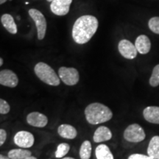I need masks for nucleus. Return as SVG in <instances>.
Instances as JSON below:
<instances>
[{"instance_id":"18","label":"nucleus","mask_w":159,"mask_h":159,"mask_svg":"<svg viewBox=\"0 0 159 159\" xmlns=\"http://www.w3.org/2000/svg\"><path fill=\"white\" fill-rule=\"evenodd\" d=\"M95 155L97 159H114V155L111 152L110 148L104 144H99L97 147Z\"/></svg>"},{"instance_id":"14","label":"nucleus","mask_w":159,"mask_h":159,"mask_svg":"<svg viewBox=\"0 0 159 159\" xmlns=\"http://www.w3.org/2000/svg\"><path fill=\"white\" fill-rule=\"evenodd\" d=\"M143 116L148 122L152 124H159V107H147L143 111Z\"/></svg>"},{"instance_id":"22","label":"nucleus","mask_w":159,"mask_h":159,"mask_svg":"<svg viewBox=\"0 0 159 159\" xmlns=\"http://www.w3.org/2000/svg\"><path fill=\"white\" fill-rule=\"evenodd\" d=\"M150 85L152 87H156L159 85V64L156 65L153 68L150 78Z\"/></svg>"},{"instance_id":"28","label":"nucleus","mask_w":159,"mask_h":159,"mask_svg":"<svg viewBox=\"0 0 159 159\" xmlns=\"http://www.w3.org/2000/svg\"><path fill=\"white\" fill-rule=\"evenodd\" d=\"M25 159H37V158H35V157H34V156H30L27 157V158H25Z\"/></svg>"},{"instance_id":"17","label":"nucleus","mask_w":159,"mask_h":159,"mask_svg":"<svg viewBox=\"0 0 159 159\" xmlns=\"http://www.w3.org/2000/svg\"><path fill=\"white\" fill-rule=\"evenodd\" d=\"M148 155L152 159H159V136L151 139L148 148Z\"/></svg>"},{"instance_id":"26","label":"nucleus","mask_w":159,"mask_h":159,"mask_svg":"<svg viewBox=\"0 0 159 159\" xmlns=\"http://www.w3.org/2000/svg\"><path fill=\"white\" fill-rule=\"evenodd\" d=\"M7 139V133L5 130L1 129L0 130V146H2L4 143L5 142Z\"/></svg>"},{"instance_id":"32","label":"nucleus","mask_w":159,"mask_h":159,"mask_svg":"<svg viewBox=\"0 0 159 159\" xmlns=\"http://www.w3.org/2000/svg\"><path fill=\"white\" fill-rule=\"evenodd\" d=\"M47 2H52L53 0H47Z\"/></svg>"},{"instance_id":"29","label":"nucleus","mask_w":159,"mask_h":159,"mask_svg":"<svg viewBox=\"0 0 159 159\" xmlns=\"http://www.w3.org/2000/svg\"><path fill=\"white\" fill-rule=\"evenodd\" d=\"M7 1V0H0V4H1V5H3V4L6 2Z\"/></svg>"},{"instance_id":"16","label":"nucleus","mask_w":159,"mask_h":159,"mask_svg":"<svg viewBox=\"0 0 159 159\" xmlns=\"http://www.w3.org/2000/svg\"><path fill=\"white\" fill-rule=\"evenodd\" d=\"M57 133L62 138L67 139H73L76 138L77 131L72 125L63 124L57 128Z\"/></svg>"},{"instance_id":"24","label":"nucleus","mask_w":159,"mask_h":159,"mask_svg":"<svg viewBox=\"0 0 159 159\" xmlns=\"http://www.w3.org/2000/svg\"><path fill=\"white\" fill-rule=\"evenodd\" d=\"M11 107L8 103H7L5 99H0V114H8Z\"/></svg>"},{"instance_id":"10","label":"nucleus","mask_w":159,"mask_h":159,"mask_svg":"<svg viewBox=\"0 0 159 159\" xmlns=\"http://www.w3.org/2000/svg\"><path fill=\"white\" fill-rule=\"evenodd\" d=\"M19 83V78L13 71L3 69L0 71V84L4 86L15 88Z\"/></svg>"},{"instance_id":"12","label":"nucleus","mask_w":159,"mask_h":159,"mask_svg":"<svg viewBox=\"0 0 159 159\" xmlns=\"http://www.w3.org/2000/svg\"><path fill=\"white\" fill-rule=\"evenodd\" d=\"M137 51L142 55L148 54L151 49V42L149 38L145 35H139L135 41Z\"/></svg>"},{"instance_id":"25","label":"nucleus","mask_w":159,"mask_h":159,"mask_svg":"<svg viewBox=\"0 0 159 159\" xmlns=\"http://www.w3.org/2000/svg\"><path fill=\"white\" fill-rule=\"evenodd\" d=\"M128 159H152L151 157L148 156H146V155L143 154H139V153H135L130 155V156L128 157Z\"/></svg>"},{"instance_id":"6","label":"nucleus","mask_w":159,"mask_h":159,"mask_svg":"<svg viewBox=\"0 0 159 159\" xmlns=\"http://www.w3.org/2000/svg\"><path fill=\"white\" fill-rule=\"evenodd\" d=\"M58 75L61 80L67 85H75L79 82V72L75 68L61 67L58 69Z\"/></svg>"},{"instance_id":"4","label":"nucleus","mask_w":159,"mask_h":159,"mask_svg":"<svg viewBox=\"0 0 159 159\" xmlns=\"http://www.w3.org/2000/svg\"><path fill=\"white\" fill-rule=\"evenodd\" d=\"M146 137L144 129L138 124H132L125 129L124 138L129 142L139 143L142 142Z\"/></svg>"},{"instance_id":"33","label":"nucleus","mask_w":159,"mask_h":159,"mask_svg":"<svg viewBox=\"0 0 159 159\" xmlns=\"http://www.w3.org/2000/svg\"><path fill=\"white\" fill-rule=\"evenodd\" d=\"M25 4H26V5H28V4H29V2H25Z\"/></svg>"},{"instance_id":"31","label":"nucleus","mask_w":159,"mask_h":159,"mask_svg":"<svg viewBox=\"0 0 159 159\" xmlns=\"http://www.w3.org/2000/svg\"><path fill=\"white\" fill-rule=\"evenodd\" d=\"M62 159H75V158H71V157H65V158H62Z\"/></svg>"},{"instance_id":"8","label":"nucleus","mask_w":159,"mask_h":159,"mask_svg":"<svg viewBox=\"0 0 159 159\" xmlns=\"http://www.w3.org/2000/svg\"><path fill=\"white\" fill-rule=\"evenodd\" d=\"M118 49L119 53L127 59L132 60L137 56L138 51L136 46L127 39H123L119 41Z\"/></svg>"},{"instance_id":"21","label":"nucleus","mask_w":159,"mask_h":159,"mask_svg":"<svg viewBox=\"0 0 159 159\" xmlns=\"http://www.w3.org/2000/svg\"><path fill=\"white\" fill-rule=\"evenodd\" d=\"M69 150H70L69 144L67 143H61L57 146L55 156L57 158H62L68 153Z\"/></svg>"},{"instance_id":"3","label":"nucleus","mask_w":159,"mask_h":159,"mask_svg":"<svg viewBox=\"0 0 159 159\" xmlns=\"http://www.w3.org/2000/svg\"><path fill=\"white\" fill-rule=\"evenodd\" d=\"M34 71L36 76L46 84L52 86H57L60 85L61 78L59 75H57L54 69L47 63L43 62L38 63L35 66Z\"/></svg>"},{"instance_id":"13","label":"nucleus","mask_w":159,"mask_h":159,"mask_svg":"<svg viewBox=\"0 0 159 159\" xmlns=\"http://www.w3.org/2000/svg\"><path fill=\"white\" fill-rule=\"evenodd\" d=\"M112 138V133L110 129L105 126H100L95 130L93 140L96 143H100L111 140Z\"/></svg>"},{"instance_id":"34","label":"nucleus","mask_w":159,"mask_h":159,"mask_svg":"<svg viewBox=\"0 0 159 159\" xmlns=\"http://www.w3.org/2000/svg\"><path fill=\"white\" fill-rule=\"evenodd\" d=\"M10 1H12V0H10Z\"/></svg>"},{"instance_id":"5","label":"nucleus","mask_w":159,"mask_h":159,"mask_svg":"<svg viewBox=\"0 0 159 159\" xmlns=\"http://www.w3.org/2000/svg\"><path fill=\"white\" fill-rule=\"evenodd\" d=\"M29 15L35 24L37 28L38 33V39L39 40H43L44 39L46 35V31H47V21L41 11L36 9H30Z\"/></svg>"},{"instance_id":"11","label":"nucleus","mask_w":159,"mask_h":159,"mask_svg":"<svg viewBox=\"0 0 159 159\" xmlns=\"http://www.w3.org/2000/svg\"><path fill=\"white\" fill-rule=\"evenodd\" d=\"M27 122L31 126L44 128L48 123V118L41 113L32 112L27 115Z\"/></svg>"},{"instance_id":"7","label":"nucleus","mask_w":159,"mask_h":159,"mask_svg":"<svg viewBox=\"0 0 159 159\" xmlns=\"http://www.w3.org/2000/svg\"><path fill=\"white\" fill-rule=\"evenodd\" d=\"M13 142L21 148H30L34 144V136L28 131H19L13 138Z\"/></svg>"},{"instance_id":"1","label":"nucleus","mask_w":159,"mask_h":159,"mask_svg":"<svg viewBox=\"0 0 159 159\" xmlns=\"http://www.w3.org/2000/svg\"><path fill=\"white\" fill-rule=\"evenodd\" d=\"M98 26V20L94 16H82L75 21L73 25V39L78 44L89 42L97 32Z\"/></svg>"},{"instance_id":"30","label":"nucleus","mask_w":159,"mask_h":159,"mask_svg":"<svg viewBox=\"0 0 159 159\" xmlns=\"http://www.w3.org/2000/svg\"><path fill=\"white\" fill-rule=\"evenodd\" d=\"M3 65V59L2 58H0V66H2Z\"/></svg>"},{"instance_id":"2","label":"nucleus","mask_w":159,"mask_h":159,"mask_svg":"<svg viewBox=\"0 0 159 159\" xmlns=\"http://www.w3.org/2000/svg\"><path fill=\"white\" fill-rule=\"evenodd\" d=\"M85 116L89 124L99 125L111 120L113 117V113L106 105L99 102H94L85 108Z\"/></svg>"},{"instance_id":"19","label":"nucleus","mask_w":159,"mask_h":159,"mask_svg":"<svg viewBox=\"0 0 159 159\" xmlns=\"http://www.w3.org/2000/svg\"><path fill=\"white\" fill-rule=\"evenodd\" d=\"M32 156V152L25 149H13L10 150L7 156L11 159H25Z\"/></svg>"},{"instance_id":"15","label":"nucleus","mask_w":159,"mask_h":159,"mask_svg":"<svg viewBox=\"0 0 159 159\" xmlns=\"http://www.w3.org/2000/svg\"><path fill=\"white\" fill-rule=\"evenodd\" d=\"M1 23L5 27L6 30L9 32L11 34H16L17 33V26L15 23L14 19L11 14L5 13L1 16Z\"/></svg>"},{"instance_id":"27","label":"nucleus","mask_w":159,"mask_h":159,"mask_svg":"<svg viewBox=\"0 0 159 159\" xmlns=\"http://www.w3.org/2000/svg\"><path fill=\"white\" fill-rule=\"evenodd\" d=\"M0 159H11L8 156H5L3 155H0Z\"/></svg>"},{"instance_id":"9","label":"nucleus","mask_w":159,"mask_h":159,"mask_svg":"<svg viewBox=\"0 0 159 159\" xmlns=\"http://www.w3.org/2000/svg\"><path fill=\"white\" fill-rule=\"evenodd\" d=\"M73 0H53L51 2V11L57 16H65L69 12Z\"/></svg>"},{"instance_id":"20","label":"nucleus","mask_w":159,"mask_h":159,"mask_svg":"<svg viewBox=\"0 0 159 159\" xmlns=\"http://www.w3.org/2000/svg\"><path fill=\"white\" fill-rule=\"evenodd\" d=\"M92 151V146L89 141H84L80 148V157L81 159H90Z\"/></svg>"},{"instance_id":"23","label":"nucleus","mask_w":159,"mask_h":159,"mask_svg":"<svg viewBox=\"0 0 159 159\" xmlns=\"http://www.w3.org/2000/svg\"><path fill=\"white\" fill-rule=\"evenodd\" d=\"M149 28L156 34H159V17H152L149 20Z\"/></svg>"}]
</instances>
